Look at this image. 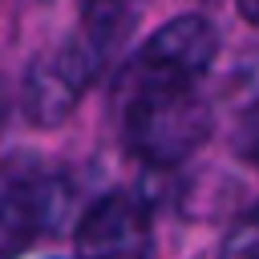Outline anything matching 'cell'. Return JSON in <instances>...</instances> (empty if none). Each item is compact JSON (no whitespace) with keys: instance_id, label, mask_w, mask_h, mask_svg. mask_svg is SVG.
Returning a JSON list of instances; mask_svg holds the SVG:
<instances>
[{"instance_id":"6da1fadb","label":"cell","mask_w":259,"mask_h":259,"mask_svg":"<svg viewBox=\"0 0 259 259\" xmlns=\"http://www.w3.org/2000/svg\"><path fill=\"white\" fill-rule=\"evenodd\" d=\"M210 105L194 85L150 77L134 65L117 77V130L125 150L146 166H178L210 138Z\"/></svg>"},{"instance_id":"7a4b0ae2","label":"cell","mask_w":259,"mask_h":259,"mask_svg":"<svg viewBox=\"0 0 259 259\" xmlns=\"http://www.w3.org/2000/svg\"><path fill=\"white\" fill-rule=\"evenodd\" d=\"M101 69H105V61L93 57L89 45L73 32L53 53H45V57H36L28 65V73L20 81V109H24V117L36 121V125H61L77 109L81 93L93 85V77Z\"/></svg>"},{"instance_id":"3957f363","label":"cell","mask_w":259,"mask_h":259,"mask_svg":"<svg viewBox=\"0 0 259 259\" xmlns=\"http://www.w3.org/2000/svg\"><path fill=\"white\" fill-rule=\"evenodd\" d=\"M65 206V186L57 174L32 162L0 166V259H16L28 243L53 231Z\"/></svg>"},{"instance_id":"277c9868","label":"cell","mask_w":259,"mask_h":259,"mask_svg":"<svg viewBox=\"0 0 259 259\" xmlns=\"http://www.w3.org/2000/svg\"><path fill=\"white\" fill-rule=\"evenodd\" d=\"M150 210L138 194L109 190L85 206L73 251L77 259H150Z\"/></svg>"},{"instance_id":"5b68a950","label":"cell","mask_w":259,"mask_h":259,"mask_svg":"<svg viewBox=\"0 0 259 259\" xmlns=\"http://www.w3.org/2000/svg\"><path fill=\"white\" fill-rule=\"evenodd\" d=\"M219 53V32L206 16L198 12H186V16H174L166 20L138 53H134V69L150 73V77H170V81H186L194 85L210 61Z\"/></svg>"},{"instance_id":"8992f818","label":"cell","mask_w":259,"mask_h":259,"mask_svg":"<svg viewBox=\"0 0 259 259\" xmlns=\"http://www.w3.org/2000/svg\"><path fill=\"white\" fill-rule=\"evenodd\" d=\"M219 259H259V202L227 231V239L219 247Z\"/></svg>"},{"instance_id":"52a82bcc","label":"cell","mask_w":259,"mask_h":259,"mask_svg":"<svg viewBox=\"0 0 259 259\" xmlns=\"http://www.w3.org/2000/svg\"><path fill=\"white\" fill-rule=\"evenodd\" d=\"M235 150L243 154V162L251 170H259V101L247 105L239 113V125H235Z\"/></svg>"},{"instance_id":"ba28073f","label":"cell","mask_w":259,"mask_h":259,"mask_svg":"<svg viewBox=\"0 0 259 259\" xmlns=\"http://www.w3.org/2000/svg\"><path fill=\"white\" fill-rule=\"evenodd\" d=\"M235 8H239V16H243L247 24L259 28V0H235Z\"/></svg>"},{"instance_id":"9c48e42d","label":"cell","mask_w":259,"mask_h":259,"mask_svg":"<svg viewBox=\"0 0 259 259\" xmlns=\"http://www.w3.org/2000/svg\"><path fill=\"white\" fill-rule=\"evenodd\" d=\"M4 113H8V85H4V77H0V125H4Z\"/></svg>"}]
</instances>
